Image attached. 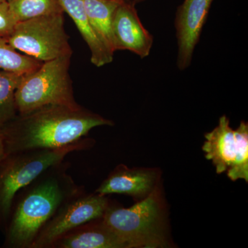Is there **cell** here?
<instances>
[{
    "mask_svg": "<svg viewBox=\"0 0 248 248\" xmlns=\"http://www.w3.org/2000/svg\"><path fill=\"white\" fill-rule=\"evenodd\" d=\"M24 76L0 71V128L17 115L16 92Z\"/></svg>",
    "mask_w": 248,
    "mask_h": 248,
    "instance_id": "16",
    "label": "cell"
},
{
    "mask_svg": "<svg viewBox=\"0 0 248 248\" xmlns=\"http://www.w3.org/2000/svg\"><path fill=\"white\" fill-rule=\"evenodd\" d=\"M156 174L152 171L117 168L95 190L101 195L124 194L132 197L148 196L154 190Z\"/></svg>",
    "mask_w": 248,
    "mask_h": 248,
    "instance_id": "12",
    "label": "cell"
},
{
    "mask_svg": "<svg viewBox=\"0 0 248 248\" xmlns=\"http://www.w3.org/2000/svg\"><path fill=\"white\" fill-rule=\"evenodd\" d=\"M17 23L10 9L9 2L0 3V36L4 37L9 36Z\"/></svg>",
    "mask_w": 248,
    "mask_h": 248,
    "instance_id": "18",
    "label": "cell"
},
{
    "mask_svg": "<svg viewBox=\"0 0 248 248\" xmlns=\"http://www.w3.org/2000/svg\"><path fill=\"white\" fill-rule=\"evenodd\" d=\"M85 11L93 30L112 55L115 47L112 33V18L120 3L110 0H83Z\"/></svg>",
    "mask_w": 248,
    "mask_h": 248,
    "instance_id": "14",
    "label": "cell"
},
{
    "mask_svg": "<svg viewBox=\"0 0 248 248\" xmlns=\"http://www.w3.org/2000/svg\"><path fill=\"white\" fill-rule=\"evenodd\" d=\"M9 0H0V3L6 2V1H9Z\"/></svg>",
    "mask_w": 248,
    "mask_h": 248,
    "instance_id": "22",
    "label": "cell"
},
{
    "mask_svg": "<svg viewBox=\"0 0 248 248\" xmlns=\"http://www.w3.org/2000/svg\"><path fill=\"white\" fill-rule=\"evenodd\" d=\"M91 140L83 139L55 149L16 152L5 155L0 163V219L9 220L15 197L41 174L60 164L72 152L86 149Z\"/></svg>",
    "mask_w": 248,
    "mask_h": 248,
    "instance_id": "3",
    "label": "cell"
},
{
    "mask_svg": "<svg viewBox=\"0 0 248 248\" xmlns=\"http://www.w3.org/2000/svg\"><path fill=\"white\" fill-rule=\"evenodd\" d=\"M214 0H184L178 8L174 20L177 34L178 68L190 66L196 46L200 41Z\"/></svg>",
    "mask_w": 248,
    "mask_h": 248,
    "instance_id": "9",
    "label": "cell"
},
{
    "mask_svg": "<svg viewBox=\"0 0 248 248\" xmlns=\"http://www.w3.org/2000/svg\"><path fill=\"white\" fill-rule=\"evenodd\" d=\"M102 218L127 248H163L167 245L164 217L156 190L130 208L109 206Z\"/></svg>",
    "mask_w": 248,
    "mask_h": 248,
    "instance_id": "5",
    "label": "cell"
},
{
    "mask_svg": "<svg viewBox=\"0 0 248 248\" xmlns=\"http://www.w3.org/2000/svg\"><path fill=\"white\" fill-rule=\"evenodd\" d=\"M102 218L75 228L57 240L50 248H127Z\"/></svg>",
    "mask_w": 248,
    "mask_h": 248,
    "instance_id": "11",
    "label": "cell"
},
{
    "mask_svg": "<svg viewBox=\"0 0 248 248\" xmlns=\"http://www.w3.org/2000/svg\"><path fill=\"white\" fill-rule=\"evenodd\" d=\"M5 38L17 51L42 62L73 55L65 31L63 14L18 22Z\"/></svg>",
    "mask_w": 248,
    "mask_h": 248,
    "instance_id": "6",
    "label": "cell"
},
{
    "mask_svg": "<svg viewBox=\"0 0 248 248\" xmlns=\"http://www.w3.org/2000/svg\"><path fill=\"white\" fill-rule=\"evenodd\" d=\"M112 27L116 51L128 50L142 59L150 55L154 39L142 24L133 1L118 5Z\"/></svg>",
    "mask_w": 248,
    "mask_h": 248,
    "instance_id": "10",
    "label": "cell"
},
{
    "mask_svg": "<svg viewBox=\"0 0 248 248\" xmlns=\"http://www.w3.org/2000/svg\"><path fill=\"white\" fill-rule=\"evenodd\" d=\"M202 151L205 158L213 161L217 174L226 172L233 182H248V124L241 122L236 129L232 128L226 115L219 119L218 125L205 134Z\"/></svg>",
    "mask_w": 248,
    "mask_h": 248,
    "instance_id": "7",
    "label": "cell"
},
{
    "mask_svg": "<svg viewBox=\"0 0 248 248\" xmlns=\"http://www.w3.org/2000/svg\"><path fill=\"white\" fill-rule=\"evenodd\" d=\"M63 11L69 15L89 46L93 65L102 67L113 61L114 55L106 48L93 30L85 11L83 0H59Z\"/></svg>",
    "mask_w": 248,
    "mask_h": 248,
    "instance_id": "13",
    "label": "cell"
},
{
    "mask_svg": "<svg viewBox=\"0 0 248 248\" xmlns=\"http://www.w3.org/2000/svg\"><path fill=\"white\" fill-rule=\"evenodd\" d=\"M113 122L84 108L48 105L19 114L0 128L6 154L73 144L93 128Z\"/></svg>",
    "mask_w": 248,
    "mask_h": 248,
    "instance_id": "1",
    "label": "cell"
},
{
    "mask_svg": "<svg viewBox=\"0 0 248 248\" xmlns=\"http://www.w3.org/2000/svg\"><path fill=\"white\" fill-rule=\"evenodd\" d=\"M8 2L18 22L64 13L59 0H9Z\"/></svg>",
    "mask_w": 248,
    "mask_h": 248,
    "instance_id": "15",
    "label": "cell"
},
{
    "mask_svg": "<svg viewBox=\"0 0 248 248\" xmlns=\"http://www.w3.org/2000/svg\"><path fill=\"white\" fill-rule=\"evenodd\" d=\"M110 1H115V2L117 3H122L125 1V0H110Z\"/></svg>",
    "mask_w": 248,
    "mask_h": 248,
    "instance_id": "21",
    "label": "cell"
},
{
    "mask_svg": "<svg viewBox=\"0 0 248 248\" xmlns=\"http://www.w3.org/2000/svg\"><path fill=\"white\" fill-rule=\"evenodd\" d=\"M144 1H146V0H133V2L134 4H138V3L143 2Z\"/></svg>",
    "mask_w": 248,
    "mask_h": 248,
    "instance_id": "20",
    "label": "cell"
},
{
    "mask_svg": "<svg viewBox=\"0 0 248 248\" xmlns=\"http://www.w3.org/2000/svg\"><path fill=\"white\" fill-rule=\"evenodd\" d=\"M106 195H86L84 190L67 200L40 232L31 248H50L66 233L104 216L109 208Z\"/></svg>",
    "mask_w": 248,
    "mask_h": 248,
    "instance_id": "8",
    "label": "cell"
},
{
    "mask_svg": "<svg viewBox=\"0 0 248 248\" xmlns=\"http://www.w3.org/2000/svg\"><path fill=\"white\" fill-rule=\"evenodd\" d=\"M5 155H6V152H5L4 140H3L2 135L0 131V163L4 159Z\"/></svg>",
    "mask_w": 248,
    "mask_h": 248,
    "instance_id": "19",
    "label": "cell"
},
{
    "mask_svg": "<svg viewBox=\"0 0 248 248\" xmlns=\"http://www.w3.org/2000/svg\"><path fill=\"white\" fill-rule=\"evenodd\" d=\"M71 57L43 62L35 71L25 75L16 92L17 113L48 105L81 107L74 97L69 74Z\"/></svg>",
    "mask_w": 248,
    "mask_h": 248,
    "instance_id": "4",
    "label": "cell"
},
{
    "mask_svg": "<svg viewBox=\"0 0 248 248\" xmlns=\"http://www.w3.org/2000/svg\"><path fill=\"white\" fill-rule=\"evenodd\" d=\"M43 62L19 53L4 37L0 36V68L2 71L29 74L35 71Z\"/></svg>",
    "mask_w": 248,
    "mask_h": 248,
    "instance_id": "17",
    "label": "cell"
},
{
    "mask_svg": "<svg viewBox=\"0 0 248 248\" xmlns=\"http://www.w3.org/2000/svg\"><path fill=\"white\" fill-rule=\"evenodd\" d=\"M62 163L17 192L6 228L5 247L31 248L62 205L82 190L67 174V165Z\"/></svg>",
    "mask_w": 248,
    "mask_h": 248,
    "instance_id": "2",
    "label": "cell"
}]
</instances>
